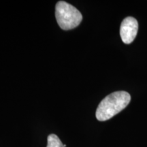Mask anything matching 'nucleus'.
Here are the masks:
<instances>
[{"label": "nucleus", "mask_w": 147, "mask_h": 147, "mask_svg": "<svg viewBox=\"0 0 147 147\" xmlns=\"http://www.w3.org/2000/svg\"><path fill=\"white\" fill-rule=\"evenodd\" d=\"M55 17L58 25L63 30L76 28L82 20V14L80 11L64 1H59L57 3Z\"/></svg>", "instance_id": "2"}, {"label": "nucleus", "mask_w": 147, "mask_h": 147, "mask_svg": "<svg viewBox=\"0 0 147 147\" xmlns=\"http://www.w3.org/2000/svg\"><path fill=\"white\" fill-rule=\"evenodd\" d=\"M47 147H64V145L57 136L52 134L48 136V144Z\"/></svg>", "instance_id": "4"}, {"label": "nucleus", "mask_w": 147, "mask_h": 147, "mask_svg": "<svg viewBox=\"0 0 147 147\" xmlns=\"http://www.w3.org/2000/svg\"><path fill=\"white\" fill-rule=\"evenodd\" d=\"M131 96L127 92L116 91L108 95L100 103L96 110V118L105 121L122 111L129 104Z\"/></svg>", "instance_id": "1"}, {"label": "nucleus", "mask_w": 147, "mask_h": 147, "mask_svg": "<svg viewBox=\"0 0 147 147\" xmlns=\"http://www.w3.org/2000/svg\"><path fill=\"white\" fill-rule=\"evenodd\" d=\"M138 23L136 19L129 16L123 19L120 27V35L122 41L125 44L131 43L136 37Z\"/></svg>", "instance_id": "3"}]
</instances>
